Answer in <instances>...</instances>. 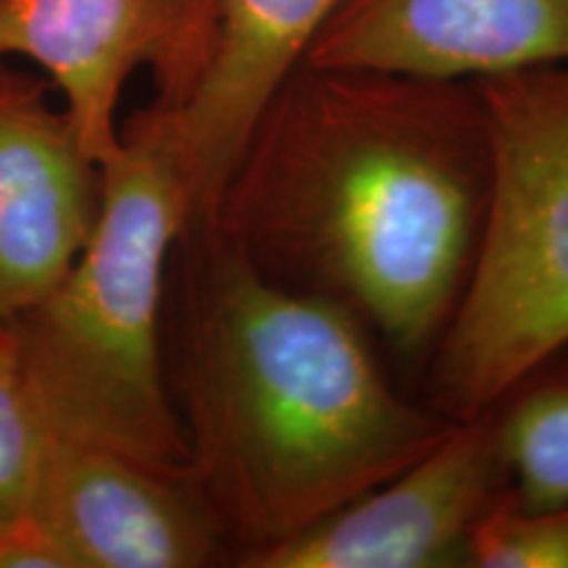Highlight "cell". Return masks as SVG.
Returning <instances> with one entry per match:
<instances>
[{
	"mask_svg": "<svg viewBox=\"0 0 568 568\" xmlns=\"http://www.w3.org/2000/svg\"><path fill=\"white\" fill-rule=\"evenodd\" d=\"M493 180L477 82L301 63L205 226L268 280L343 305L426 364L471 276Z\"/></svg>",
	"mask_w": 568,
	"mask_h": 568,
	"instance_id": "1",
	"label": "cell"
},
{
	"mask_svg": "<svg viewBox=\"0 0 568 568\" xmlns=\"http://www.w3.org/2000/svg\"><path fill=\"white\" fill-rule=\"evenodd\" d=\"M182 240L174 406L190 485L243 566L403 471L456 418L403 395L343 305L268 280L216 226Z\"/></svg>",
	"mask_w": 568,
	"mask_h": 568,
	"instance_id": "2",
	"label": "cell"
},
{
	"mask_svg": "<svg viewBox=\"0 0 568 568\" xmlns=\"http://www.w3.org/2000/svg\"><path fill=\"white\" fill-rule=\"evenodd\" d=\"M187 184L166 111L122 122L101 163V205L82 253L11 322L42 429L187 477V445L161 345L163 280L190 230Z\"/></svg>",
	"mask_w": 568,
	"mask_h": 568,
	"instance_id": "3",
	"label": "cell"
},
{
	"mask_svg": "<svg viewBox=\"0 0 568 568\" xmlns=\"http://www.w3.org/2000/svg\"><path fill=\"white\" fill-rule=\"evenodd\" d=\"M495 180L477 261L424 364V400L466 418L568 345V67L477 82Z\"/></svg>",
	"mask_w": 568,
	"mask_h": 568,
	"instance_id": "4",
	"label": "cell"
},
{
	"mask_svg": "<svg viewBox=\"0 0 568 568\" xmlns=\"http://www.w3.org/2000/svg\"><path fill=\"white\" fill-rule=\"evenodd\" d=\"M219 0H0V61L27 59L63 98L92 163L119 148V101L151 71L155 101L176 109L211 59Z\"/></svg>",
	"mask_w": 568,
	"mask_h": 568,
	"instance_id": "5",
	"label": "cell"
},
{
	"mask_svg": "<svg viewBox=\"0 0 568 568\" xmlns=\"http://www.w3.org/2000/svg\"><path fill=\"white\" fill-rule=\"evenodd\" d=\"M514 487L495 406L456 418L403 471L240 568L466 566L477 524Z\"/></svg>",
	"mask_w": 568,
	"mask_h": 568,
	"instance_id": "6",
	"label": "cell"
},
{
	"mask_svg": "<svg viewBox=\"0 0 568 568\" xmlns=\"http://www.w3.org/2000/svg\"><path fill=\"white\" fill-rule=\"evenodd\" d=\"M30 514L74 568H205L230 564L190 477L42 429Z\"/></svg>",
	"mask_w": 568,
	"mask_h": 568,
	"instance_id": "7",
	"label": "cell"
},
{
	"mask_svg": "<svg viewBox=\"0 0 568 568\" xmlns=\"http://www.w3.org/2000/svg\"><path fill=\"white\" fill-rule=\"evenodd\" d=\"M303 63L439 82L568 67V0H343Z\"/></svg>",
	"mask_w": 568,
	"mask_h": 568,
	"instance_id": "8",
	"label": "cell"
},
{
	"mask_svg": "<svg viewBox=\"0 0 568 568\" xmlns=\"http://www.w3.org/2000/svg\"><path fill=\"white\" fill-rule=\"evenodd\" d=\"M98 205L101 166L84 155L48 84L0 61V324L67 274Z\"/></svg>",
	"mask_w": 568,
	"mask_h": 568,
	"instance_id": "9",
	"label": "cell"
},
{
	"mask_svg": "<svg viewBox=\"0 0 568 568\" xmlns=\"http://www.w3.org/2000/svg\"><path fill=\"white\" fill-rule=\"evenodd\" d=\"M339 3L219 0L216 38L201 80L176 109L161 105L180 148L190 230L211 224L255 122Z\"/></svg>",
	"mask_w": 568,
	"mask_h": 568,
	"instance_id": "10",
	"label": "cell"
},
{
	"mask_svg": "<svg viewBox=\"0 0 568 568\" xmlns=\"http://www.w3.org/2000/svg\"><path fill=\"white\" fill-rule=\"evenodd\" d=\"M493 406L514 500L524 508L568 503V345L539 361Z\"/></svg>",
	"mask_w": 568,
	"mask_h": 568,
	"instance_id": "11",
	"label": "cell"
},
{
	"mask_svg": "<svg viewBox=\"0 0 568 568\" xmlns=\"http://www.w3.org/2000/svg\"><path fill=\"white\" fill-rule=\"evenodd\" d=\"M471 568H568V503L524 508L503 497L466 545Z\"/></svg>",
	"mask_w": 568,
	"mask_h": 568,
	"instance_id": "12",
	"label": "cell"
},
{
	"mask_svg": "<svg viewBox=\"0 0 568 568\" xmlns=\"http://www.w3.org/2000/svg\"><path fill=\"white\" fill-rule=\"evenodd\" d=\"M42 424L21 379L11 324H0V529L32 510Z\"/></svg>",
	"mask_w": 568,
	"mask_h": 568,
	"instance_id": "13",
	"label": "cell"
},
{
	"mask_svg": "<svg viewBox=\"0 0 568 568\" xmlns=\"http://www.w3.org/2000/svg\"><path fill=\"white\" fill-rule=\"evenodd\" d=\"M0 568H74L59 539L32 514L0 529Z\"/></svg>",
	"mask_w": 568,
	"mask_h": 568,
	"instance_id": "14",
	"label": "cell"
}]
</instances>
